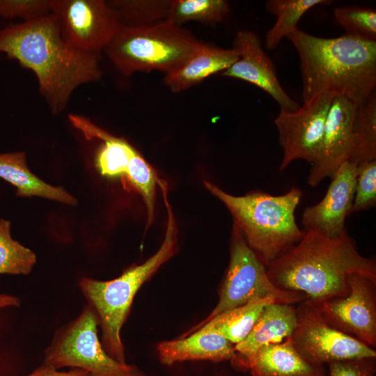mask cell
Returning <instances> with one entry per match:
<instances>
[{"instance_id": "cell-1", "label": "cell", "mask_w": 376, "mask_h": 376, "mask_svg": "<svg viewBox=\"0 0 376 376\" xmlns=\"http://www.w3.org/2000/svg\"><path fill=\"white\" fill-rule=\"evenodd\" d=\"M0 52L34 72L54 113L65 108L78 86L98 81L102 76L100 55L69 45L52 13L1 30Z\"/></svg>"}, {"instance_id": "cell-2", "label": "cell", "mask_w": 376, "mask_h": 376, "mask_svg": "<svg viewBox=\"0 0 376 376\" xmlns=\"http://www.w3.org/2000/svg\"><path fill=\"white\" fill-rule=\"evenodd\" d=\"M304 233L297 244L266 267L279 289L301 292L316 301L347 295L352 274L376 279L375 260L358 251L347 230L336 238L315 230Z\"/></svg>"}, {"instance_id": "cell-3", "label": "cell", "mask_w": 376, "mask_h": 376, "mask_svg": "<svg viewBox=\"0 0 376 376\" xmlns=\"http://www.w3.org/2000/svg\"><path fill=\"white\" fill-rule=\"evenodd\" d=\"M287 38L299 55L304 102L330 92L358 107L375 91L376 41L346 34L324 38L299 29Z\"/></svg>"}, {"instance_id": "cell-4", "label": "cell", "mask_w": 376, "mask_h": 376, "mask_svg": "<svg viewBox=\"0 0 376 376\" xmlns=\"http://www.w3.org/2000/svg\"><path fill=\"white\" fill-rule=\"evenodd\" d=\"M204 184L228 208L234 225L266 267L303 238L295 215L302 195L299 189L280 196L255 191L236 196L207 181Z\"/></svg>"}, {"instance_id": "cell-5", "label": "cell", "mask_w": 376, "mask_h": 376, "mask_svg": "<svg viewBox=\"0 0 376 376\" xmlns=\"http://www.w3.org/2000/svg\"><path fill=\"white\" fill-rule=\"evenodd\" d=\"M167 229L159 250L143 263L130 267L118 277L107 281L83 278L81 290L94 310L102 329V345L114 359L125 362L120 331L141 285L170 259L177 250V228L166 201Z\"/></svg>"}, {"instance_id": "cell-6", "label": "cell", "mask_w": 376, "mask_h": 376, "mask_svg": "<svg viewBox=\"0 0 376 376\" xmlns=\"http://www.w3.org/2000/svg\"><path fill=\"white\" fill-rule=\"evenodd\" d=\"M203 45L188 30L168 19L141 26L120 24L104 51L123 75L159 70L168 73Z\"/></svg>"}, {"instance_id": "cell-7", "label": "cell", "mask_w": 376, "mask_h": 376, "mask_svg": "<svg viewBox=\"0 0 376 376\" xmlns=\"http://www.w3.org/2000/svg\"><path fill=\"white\" fill-rule=\"evenodd\" d=\"M97 317L91 306L58 329L45 351L42 366L55 370L72 367L94 376H148L139 368L120 363L104 349L97 336Z\"/></svg>"}, {"instance_id": "cell-8", "label": "cell", "mask_w": 376, "mask_h": 376, "mask_svg": "<svg viewBox=\"0 0 376 376\" xmlns=\"http://www.w3.org/2000/svg\"><path fill=\"white\" fill-rule=\"evenodd\" d=\"M230 262L217 304L202 322L182 337L197 330L217 315L265 297L279 303L295 304L307 299L301 292L282 290L274 285L266 267L246 244L240 230L233 224L230 240Z\"/></svg>"}, {"instance_id": "cell-9", "label": "cell", "mask_w": 376, "mask_h": 376, "mask_svg": "<svg viewBox=\"0 0 376 376\" xmlns=\"http://www.w3.org/2000/svg\"><path fill=\"white\" fill-rule=\"evenodd\" d=\"M293 345L306 359L324 366L344 360L376 357V351L329 325L308 301L296 307Z\"/></svg>"}, {"instance_id": "cell-10", "label": "cell", "mask_w": 376, "mask_h": 376, "mask_svg": "<svg viewBox=\"0 0 376 376\" xmlns=\"http://www.w3.org/2000/svg\"><path fill=\"white\" fill-rule=\"evenodd\" d=\"M52 13L64 40L91 54L100 55L121 24L116 12L103 0H53Z\"/></svg>"}, {"instance_id": "cell-11", "label": "cell", "mask_w": 376, "mask_h": 376, "mask_svg": "<svg viewBox=\"0 0 376 376\" xmlns=\"http://www.w3.org/2000/svg\"><path fill=\"white\" fill-rule=\"evenodd\" d=\"M347 283L350 290L344 297L308 301L329 325L375 349L376 279L354 273Z\"/></svg>"}, {"instance_id": "cell-12", "label": "cell", "mask_w": 376, "mask_h": 376, "mask_svg": "<svg viewBox=\"0 0 376 376\" xmlns=\"http://www.w3.org/2000/svg\"><path fill=\"white\" fill-rule=\"evenodd\" d=\"M336 96L333 93H323L304 102L295 111L280 110L274 120L283 150L280 171L296 159H304L312 164L315 162L327 113Z\"/></svg>"}, {"instance_id": "cell-13", "label": "cell", "mask_w": 376, "mask_h": 376, "mask_svg": "<svg viewBox=\"0 0 376 376\" xmlns=\"http://www.w3.org/2000/svg\"><path fill=\"white\" fill-rule=\"evenodd\" d=\"M357 106L343 95H336L327 113L318 157L312 164L307 182L318 185L331 178L339 166L349 159Z\"/></svg>"}, {"instance_id": "cell-14", "label": "cell", "mask_w": 376, "mask_h": 376, "mask_svg": "<svg viewBox=\"0 0 376 376\" xmlns=\"http://www.w3.org/2000/svg\"><path fill=\"white\" fill-rule=\"evenodd\" d=\"M357 166L347 160L338 169L324 198L307 207L301 218L304 232L315 230L336 238L345 230V222L351 213L357 184Z\"/></svg>"}, {"instance_id": "cell-15", "label": "cell", "mask_w": 376, "mask_h": 376, "mask_svg": "<svg viewBox=\"0 0 376 376\" xmlns=\"http://www.w3.org/2000/svg\"><path fill=\"white\" fill-rule=\"evenodd\" d=\"M233 45L239 52V58L221 72L222 76L254 84L274 98L281 109L292 111L299 108V104L287 94L280 84L275 66L264 52L258 36L253 31H239Z\"/></svg>"}, {"instance_id": "cell-16", "label": "cell", "mask_w": 376, "mask_h": 376, "mask_svg": "<svg viewBox=\"0 0 376 376\" xmlns=\"http://www.w3.org/2000/svg\"><path fill=\"white\" fill-rule=\"evenodd\" d=\"M294 304L273 302L262 312L248 336L234 346L231 360L234 368L249 370L257 352L269 345L279 343L291 336L297 326Z\"/></svg>"}, {"instance_id": "cell-17", "label": "cell", "mask_w": 376, "mask_h": 376, "mask_svg": "<svg viewBox=\"0 0 376 376\" xmlns=\"http://www.w3.org/2000/svg\"><path fill=\"white\" fill-rule=\"evenodd\" d=\"M234 346L217 333L196 330L182 338L159 343L157 351L160 362L171 366L187 361L230 360L235 354Z\"/></svg>"}, {"instance_id": "cell-18", "label": "cell", "mask_w": 376, "mask_h": 376, "mask_svg": "<svg viewBox=\"0 0 376 376\" xmlns=\"http://www.w3.org/2000/svg\"><path fill=\"white\" fill-rule=\"evenodd\" d=\"M239 56L234 47L224 49L203 43L185 62L166 73L164 81L172 92L179 93L213 74L226 70L237 61Z\"/></svg>"}, {"instance_id": "cell-19", "label": "cell", "mask_w": 376, "mask_h": 376, "mask_svg": "<svg viewBox=\"0 0 376 376\" xmlns=\"http://www.w3.org/2000/svg\"><path fill=\"white\" fill-rule=\"evenodd\" d=\"M251 376H327L324 366L304 358L291 337L261 348L249 365Z\"/></svg>"}, {"instance_id": "cell-20", "label": "cell", "mask_w": 376, "mask_h": 376, "mask_svg": "<svg viewBox=\"0 0 376 376\" xmlns=\"http://www.w3.org/2000/svg\"><path fill=\"white\" fill-rule=\"evenodd\" d=\"M0 178L15 185L17 195L38 196L66 204H76L75 197L61 187L52 186L29 169L23 152L0 154Z\"/></svg>"}, {"instance_id": "cell-21", "label": "cell", "mask_w": 376, "mask_h": 376, "mask_svg": "<svg viewBox=\"0 0 376 376\" xmlns=\"http://www.w3.org/2000/svg\"><path fill=\"white\" fill-rule=\"evenodd\" d=\"M273 302H278L273 297L254 299L217 315L197 330L217 333L235 345L248 336L264 308Z\"/></svg>"}, {"instance_id": "cell-22", "label": "cell", "mask_w": 376, "mask_h": 376, "mask_svg": "<svg viewBox=\"0 0 376 376\" xmlns=\"http://www.w3.org/2000/svg\"><path fill=\"white\" fill-rule=\"evenodd\" d=\"M349 161L357 166L376 160V93L357 107Z\"/></svg>"}, {"instance_id": "cell-23", "label": "cell", "mask_w": 376, "mask_h": 376, "mask_svg": "<svg viewBox=\"0 0 376 376\" xmlns=\"http://www.w3.org/2000/svg\"><path fill=\"white\" fill-rule=\"evenodd\" d=\"M328 0H269L265 8L276 17L274 25L267 32L265 47L274 49L281 40L297 29V23L303 15L318 5H329Z\"/></svg>"}, {"instance_id": "cell-24", "label": "cell", "mask_w": 376, "mask_h": 376, "mask_svg": "<svg viewBox=\"0 0 376 376\" xmlns=\"http://www.w3.org/2000/svg\"><path fill=\"white\" fill-rule=\"evenodd\" d=\"M229 12V3L224 0H174L166 19L178 26L191 21L216 24Z\"/></svg>"}, {"instance_id": "cell-25", "label": "cell", "mask_w": 376, "mask_h": 376, "mask_svg": "<svg viewBox=\"0 0 376 376\" xmlns=\"http://www.w3.org/2000/svg\"><path fill=\"white\" fill-rule=\"evenodd\" d=\"M107 3L118 14L121 24L141 26L166 19L171 1L116 0Z\"/></svg>"}, {"instance_id": "cell-26", "label": "cell", "mask_w": 376, "mask_h": 376, "mask_svg": "<svg viewBox=\"0 0 376 376\" xmlns=\"http://www.w3.org/2000/svg\"><path fill=\"white\" fill-rule=\"evenodd\" d=\"M36 263V254L12 238L10 222L0 219V274H27Z\"/></svg>"}, {"instance_id": "cell-27", "label": "cell", "mask_w": 376, "mask_h": 376, "mask_svg": "<svg viewBox=\"0 0 376 376\" xmlns=\"http://www.w3.org/2000/svg\"><path fill=\"white\" fill-rule=\"evenodd\" d=\"M336 22L346 31V35L376 41V12L369 8L336 7Z\"/></svg>"}, {"instance_id": "cell-28", "label": "cell", "mask_w": 376, "mask_h": 376, "mask_svg": "<svg viewBox=\"0 0 376 376\" xmlns=\"http://www.w3.org/2000/svg\"><path fill=\"white\" fill-rule=\"evenodd\" d=\"M125 175L142 195L148 210V224L153 219L157 182L153 169L137 152L131 159Z\"/></svg>"}, {"instance_id": "cell-29", "label": "cell", "mask_w": 376, "mask_h": 376, "mask_svg": "<svg viewBox=\"0 0 376 376\" xmlns=\"http://www.w3.org/2000/svg\"><path fill=\"white\" fill-rule=\"evenodd\" d=\"M376 203V160L357 166V184L352 212L375 206Z\"/></svg>"}, {"instance_id": "cell-30", "label": "cell", "mask_w": 376, "mask_h": 376, "mask_svg": "<svg viewBox=\"0 0 376 376\" xmlns=\"http://www.w3.org/2000/svg\"><path fill=\"white\" fill-rule=\"evenodd\" d=\"M53 0H0V16L26 21L52 13Z\"/></svg>"}, {"instance_id": "cell-31", "label": "cell", "mask_w": 376, "mask_h": 376, "mask_svg": "<svg viewBox=\"0 0 376 376\" xmlns=\"http://www.w3.org/2000/svg\"><path fill=\"white\" fill-rule=\"evenodd\" d=\"M376 357H365L331 363L328 376H375Z\"/></svg>"}, {"instance_id": "cell-32", "label": "cell", "mask_w": 376, "mask_h": 376, "mask_svg": "<svg viewBox=\"0 0 376 376\" xmlns=\"http://www.w3.org/2000/svg\"><path fill=\"white\" fill-rule=\"evenodd\" d=\"M26 376H94L86 370L75 368L68 372H58L57 370L42 366Z\"/></svg>"}, {"instance_id": "cell-33", "label": "cell", "mask_w": 376, "mask_h": 376, "mask_svg": "<svg viewBox=\"0 0 376 376\" xmlns=\"http://www.w3.org/2000/svg\"><path fill=\"white\" fill-rule=\"evenodd\" d=\"M20 300L12 295L0 294V308L8 306H19Z\"/></svg>"}]
</instances>
